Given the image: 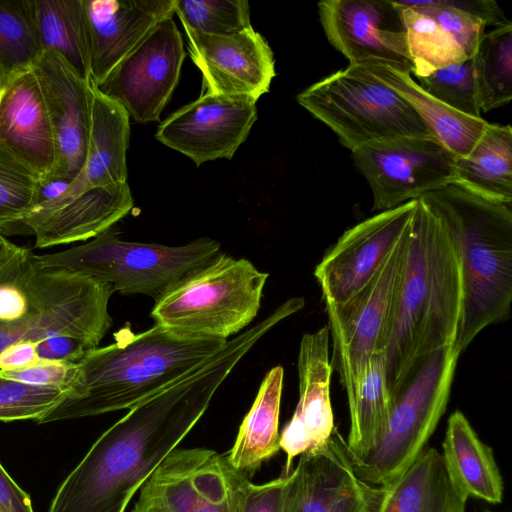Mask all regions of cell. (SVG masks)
I'll return each instance as SVG.
<instances>
[{
    "label": "cell",
    "mask_w": 512,
    "mask_h": 512,
    "mask_svg": "<svg viewBox=\"0 0 512 512\" xmlns=\"http://www.w3.org/2000/svg\"><path fill=\"white\" fill-rule=\"evenodd\" d=\"M259 339L254 328L239 333L198 368L129 409L63 481L49 512H125L135 493L188 435L217 389Z\"/></svg>",
    "instance_id": "obj_1"
},
{
    "label": "cell",
    "mask_w": 512,
    "mask_h": 512,
    "mask_svg": "<svg viewBox=\"0 0 512 512\" xmlns=\"http://www.w3.org/2000/svg\"><path fill=\"white\" fill-rule=\"evenodd\" d=\"M462 304L460 262L443 220L416 199L391 338L385 351L391 400L424 360L453 346Z\"/></svg>",
    "instance_id": "obj_2"
},
{
    "label": "cell",
    "mask_w": 512,
    "mask_h": 512,
    "mask_svg": "<svg viewBox=\"0 0 512 512\" xmlns=\"http://www.w3.org/2000/svg\"><path fill=\"white\" fill-rule=\"evenodd\" d=\"M114 340L78 361L76 380L38 423L131 409L198 368L227 343L156 324L139 333L126 326Z\"/></svg>",
    "instance_id": "obj_3"
},
{
    "label": "cell",
    "mask_w": 512,
    "mask_h": 512,
    "mask_svg": "<svg viewBox=\"0 0 512 512\" xmlns=\"http://www.w3.org/2000/svg\"><path fill=\"white\" fill-rule=\"evenodd\" d=\"M418 199L443 220L458 252L462 304L453 348L461 354L485 327L510 315L511 205L486 199L456 183Z\"/></svg>",
    "instance_id": "obj_4"
},
{
    "label": "cell",
    "mask_w": 512,
    "mask_h": 512,
    "mask_svg": "<svg viewBox=\"0 0 512 512\" xmlns=\"http://www.w3.org/2000/svg\"><path fill=\"white\" fill-rule=\"evenodd\" d=\"M221 253V244L208 237L181 246L126 241L114 225L86 244L35 254L34 259L43 268L90 278L121 294H142L156 301Z\"/></svg>",
    "instance_id": "obj_5"
},
{
    "label": "cell",
    "mask_w": 512,
    "mask_h": 512,
    "mask_svg": "<svg viewBox=\"0 0 512 512\" xmlns=\"http://www.w3.org/2000/svg\"><path fill=\"white\" fill-rule=\"evenodd\" d=\"M268 273L221 253L155 301L156 325L187 336L228 341L257 316Z\"/></svg>",
    "instance_id": "obj_6"
},
{
    "label": "cell",
    "mask_w": 512,
    "mask_h": 512,
    "mask_svg": "<svg viewBox=\"0 0 512 512\" xmlns=\"http://www.w3.org/2000/svg\"><path fill=\"white\" fill-rule=\"evenodd\" d=\"M297 101L351 151L381 140L432 136L404 98L358 65L314 83Z\"/></svg>",
    "instance_id": "obj_7"
},
{
    "label": "cell",
    "mask_w": 512,
    "mask_h": 512,
    "mask_svg": "<svg viewBox=\"0 0 512 512\" xmlns=\"http://www.w3.org/2000/svg\"><path fill=\"white\" fill-rule=\"evenodd\" d=\"M459 356L453 346L432 353L391 400L382 437L363 456L351 459L361 480L370 485H388L426 447L446 410Z\"/></svg>",
    "instance_id": "obj_8"
},
{
    "label": "cell",
    "mask_w": 512,
    "mask_h": 512,
    "mask_svg": "<svg viewBox=\"0 0 512 512\" xmlns=\"http://www.w3.org/2000/svg\"><path fill=\"white\" fill-rule=\"evenodd\" d=\"M34 255L17 245L0 255V332L47 318L111 328V285L43 268Z\"/></svg>",
    "instance_id": "obj_9"
},
{
    "label": "cell",
    "mask_w": 512,
    "mask_h": 512,
    "mask_svg": "<svg viewBox=\"0 0 512 512\" xmlns=\"http://www.w3.org/2000/svg\"><path fill=\"white\" fill-rule=\"evenodd\" d=\"M411 222V221H410ZM410 223L373 279L340 305L326 304L333 356L350 408L363 384L368 362L389 344L404 275Z\"/></svg>",
    "instance_id": "obj_10"
},
{
    "label": "cell",
    "mask_w": 512,
    "mask_h": 512,
    "mask_svg": "<svg viewBox=\"0 0 512 512\" xmlns=\"http://www.w3.org/2000/svg\"><path fill=\"white\" fill-rule=\"evenodd\" d=\"M351 152L371 188L372 210H389L454 183L455 156L432 136L381 140Z\"/></svg>",
    "instance_id": "obj_11"
},
{
    "label": "cell",
    "mask_w": 512,
    "mask_h": 512,
    "mask_svg": "<svg viewBox=\"0 0 512 512\" xmlns=\"http://www.w3.org/2000/svg\"><path fill=\"white\" fill-rule=\"evenodd\" d=\"M185 57L182 35L168 16L96 86L136 122L158 121L180 78Z\"/></svg>",
    "instance_id": "obj_12"
},
{
    "label": "cell",
    "mask_w": 512,
    "mask_h": 512,
    "mask_svg": "<svg viewBox=\"0 0 512 512\" xmlns=\"http://www.w3.org/2000/svg\"><path fill=\"white\" fill-rule=\"evenodd\" d=\"M383 495L355 473L346 442L335 429L300 455L287 475L280 512H375Z\"/></svg>",
    "instance_id": "obj_13"
},
{
    "label": "cell",
    "mask_w": 512,
    "mask_h": 512,
    "mask_svg": "<svg viewBox=\"0 0 512 512\" xmlns=\"http://www.w3.org/2000/svg\"><path fill=\"white\" fill-rule=\"evenodd\" d=\"M416 200L381 211L346 230L316 266L326 304L340 305L376 275L409 225Z\"/></svg>",
    "instance_id": "obj_14"
},
{
    "label": "cell",
    "mask_w": 512,
    "mask_h": 512,
    "mask_svg": "<svg viewBox=\"0 0 512 512\" xmlns=\"http://www.w3.org/2000/svg\"><path fill=\"white\" fill-rule=\"evenodd\" d=\"M330 44L350 62L384 63L412 74L404 25L392 0H325L317 4Z\"/></svg>",
    "instance_id": "obj_15"
},
{
    "label": "cell",
    "mask_w": 512,
    "mask_h": 512,
    "mask_svg": "<svg viewBox=\"0 0 512 512\" xmlns=\"http://www.w3.org/2000/svg\"><path fill=\"white\" fill-rule=\"evenodd\" d=\"M256 118L253 99L201 94L167 117L155 137L199 166L219 158L231 159Z\"/></svg>",
    "instance_id": "obj_16"
},
{
    "label": "cell",
    "mask_w": 512,
    "mask_h": 512,
    "mask_svg": "<svg viewBox=\"0 0 512 512\" xmlns=\"http://www.w3.org/2000/svg\"><path fill=\"white\" fill-rule=\"evenodd\" d=\"M53 130L56 163L44 186L68 185L85 162L91 123V81L81 77L59 54L44 50L32 67Z\"/></svg>",
    "instance_id": "obj_17"
},
{
    "label": "cell",
    "mask_w": 512,
    "mask_h": 512,
    "mask_svg": "<svg viewBox=\"0 0 512 512\" xmlns=\"http://www.w3.org/2000/svg\"><path fill=\"white\" fill-rule=\"evenodd\" d=\"M188 50L202 74V93L257 101L275 76L273 52L253 27L231 35H207L184 29Z\"/></svg>",
    "instance_id": "obj_18"
},
{
    "label": "cell",
    "mask_w": 512,
    "mask_h": 512,
    "mask_svg": "<svg viewBox=\"0 0 512 512\" xmlns=\"http://www.w3.org/2000/svg\"><path fill=\"white\" fill-rule=\"evenodd\" d=\"M132 207L128 183L94 188L64 199L52 197L38 203L2 235L32 234L37 248L84 241L114 226Z\"/></svg>",
    "instance_id": "obj_19"
},
{
    "label": "cell",
    "mask_w": 512,
    "mask_h": 512,
    "mask_svg": "<svg viewBox=\"0 0 512 512\" xmlns=\"http://www.w3.org/2000/svg\"><path fill=\"white\" fill-rule=\"evenodd\" d=\"M328 325L302 336L298 353L299 401L279 443L286 454L283 476L296 456L324 444L336 427L330 400L332 366Z\"/></svg>",
    "instance_id": "obj_20"
},
{
    "label": "cell",
    "mask_w": 512,
    "mask_h": 512,
    "mask_svg": "<svg viewBox=\"0 0 512 512\" xmlns=\"http://www.w3.org/2000/svg\"><path fill=\"white\" fill-rule=\"evenodd\" d=\"M234 469L213 450L176 448L141 486L132 512H195Z\"/></svg>",
    "instance_id": "obj_21"
},
{
    "label": "cell",
    "mask_w": 512,
    "mask_h": 512,
    "mask_svg": "<svg viewBox=\"0 0 512 512\" xmlns=\"http://www.w3.org/2000/svg\"><path fill=\"white\" fill-rule=\"evenodd\" d=\"M0 144L45 186L56 163V147L43 94L32 69L0 89Z\"/></svg>",
    "instance_id": "obj_22"
},
{
    "label": "cell",
    "mask_w": 512,
    "mask_h": 512,
    "mask_svg": "<svg viewBox=\"0 0 512 512\" xmlns=\"http://www.w3.org/2000/svg\"><path fill=\"white\" fill-rule=\"evenodd\" d=\"M84 7L95 86L159 21L174 15V0H84Z\"/></svg>",
    "instance_id": "obj_23"
},
{
    "label": "cell",
    "mask_w": 512,
    "mask_h": 512,
    "mask_svg": "<svg viewBox=\"0 0 512 512\" xmlns=\"http://www.w3.org/2000/svg\"><path fill=\"white\" fill-rule=\"evenodd\" d=\"M91 94V123L85 162L78 175L54 198L64 199L90 189L115 188L127 183L130 116L92 82Z\"/></svg>",
    "instance_id": "obj_24"
},
{
    "label": "cell",
    "mask_w": 512,
    "mask_h": 512,
    "mask_svg": "<svg viewBox=\"0 0 512 512\" xmlns=\"http://www.w3.org/2000/svg\"><path fill=\"white\" fill-rule=\"evenodd\" d=\"M442 446L447 473L464 498L474 497L492 504L502 501L504 484L493 450L459 410L448 419Z\"/></svg>",
    "instance_id": "obj_25"
},
{
    "label": "cell",
    "mask_w": 512,
    "mask_h": 512,
    "mask_svg": "<svg viewBox=\"0 0 512 512\" xmlns=\"http://www.w3.org/2000/svg\"><path fill=\"white\" fill-rule=\"evenodd\" d=\"M358 66L404 98L425 123L432 136L455 157L467 156L489 124L483 118L466 116L435 99L425 92L409 73L377 61H367Z\"/></svg>",
    "instance_id": "obj_26"
},
{
    "label": "cell",
    "mask_w": 512,
    "mask_h": 512,
    "mask_svg": "<svg viewBox=\"0 0 512 512\" xmlns=\"http://www.w3.org/2000/svg\"><path fill=\"white\" fill-rule=\"evenodd\" d=\"M375 512H465L467 499L455 488L442 454L425 447L393 482L381 486Z\"/></svg>",
    "instance_id": "obj_27"
},
{
    "label": "cell",
    "mask_w": 512,
    "mask_h": 512,
    "mask_svg": "<svg viewBox=\"0 0 512 512\" xmlns=\"http://www.w3.org/2000/svg\"><path fill=\"white\" fill-rule=\"evenodd\" d=\"M283 377L284 370L280 365L266 373L226 455L233 468L247 475L254 473L280 450L278 425Z\"/></svg>",
    "instance_id": "obj_28"
},
{
    "label": "cell",
    "mask_w": 512,
    "mask_h": 512,
    "mask_svg": "<svg viewBox=\"0 0 512 512\" xmlns=\"http://www.w3.org/2000/svg\"><path fill=\"white\" fill-rule=\"evenodd\" d=\"M454 183L486 199L512 204V128L489 123L467 156L455 157Z\"/></svg>",
    "instance_id": "obj_29"
},
{
    "label": "cell",
    "mask_w": 512,
    "mask_h": 512,
    "mask_svg": "<svg viewBox=\"0 0 512 512\" xmlns=\"http://www.w3.org/2000/svg\"><path fill=\"white\" fill-rule=\"evenodd\" d=\"M36 27L44 50L59 54L90 80V47L84 0H33Z\"/></svg>",
    "instance_id": "obj_30"
},
{
    "label": "cell",
    "mask_w": 512,
    "mask_h": 512,
    "mask_svg": "<svg viewBox=\"0 0 512 512\" xmlns=\"http://www.w3.org/2000/svg\"><path fill=\"white\" fill-rule=\"evenodd\" d=\"M391 406L385 356L377 353L369 360L363 384L349 408L350 429L345 442L351 459L363 456L382 437Z\"/></svg>",
    "instance_id": "obj_31"
},
{
    "label": "cell",
    "mask_w": 512,
    "mask_h": 512,
    "mask_svg": "<svg viewBox=\"0 0 512 512\" xmlns=\"http://www.w3.org/2000/svg\"><path fill=\"white\" fill-rule=\"evenodd\" d=\"M472 63L481 112L507 105L512 99V23L485 33Z\"/></svg>",
    "instance_id": "obj_32"
},
{
    "label": "cell",
    "mask_w": 512,
    "mask_h": 512,
    "mask_svg": "<svg viewBox=\"0 0 512 512\" xmlns=\"http://www.w3.org/2000/svg\"><path fill=\"white\" fill-rule=\"evenodd\" d=\"M43 51L33 0H0V89L32 69Z\"/></svg>",
    "instance_id": "obj_33"
},
{
    "label": "cell",
    "mask_w": 512,
    "mask_h": 512,
    "mask_svg": "<svg viewBox=\"0 0 512 512\" xmlns=\"http://www.w3.org/2000/svg\"><path fill=\"white\" fill-rule=\"evenodd\" d=\"M394 2L404 25L407 48L413 64L412 73L417 78L467 59L455 39L431 17Z\"/></svg>",
    "instance_id": "obj_34"
},
{
    "label": "cell",
    "mask_w": 512,
    "mask_h": 512,
    "mask_svg": "<svg viewBox=\"0 0 512 512\" xmlns=\"http://www.w3.org/2000/svg\"><path fill=\"white\" fill-rule=\"evenodd\" d=\"M36 175L0 144V233L19 222L42 201Z\"/></svg>",
    "instance_id": "obj_35"
},
{
    "label": "cell",
    "mask_w": 512,
    "mask_h": 512,
    "mask_svg": "<svg viewBox=\"0 0 512 512\" xmlns=\"http://www.w3.org/2000/svg\"><path fill=\"white\" fill-rule=\"evenodd\" d=\"M184 29L207 35H231L252 27L246 0H174Z\"/></svg>",
    "instance_id": "obj_36"
},
{
    "label": "cell",
    "mask_w": 512,
    "mask_h": 512,
    "mask_svg": "<svg viewBox=\"0 0 512 512\" xmlns=\"http://www.w3.org/2000/svg\"><path fill=\"white\" fill-rule=\"evenodd\" d=\"M419 86L448 107L473 118H482L478 105L472 57L417 78Z\"/></svg>",
    "instance_id": "obj_37"
},
{
    "label": "cell",
    "mask_w": 512,
    "mask_h": 512,
    "mask_svg": "<svg viewBox=\"0 0 512 512\" xmlns=\"http://www.w3.org/2000/svg\"><path fill=\"white\" fill-rule=\"evenodd\" d=\"M65 391L26 384L0 375V421L40 419Z\"/></svg>",
    "instance_id": "obj_38"
},
{
    "label": "cell",
    "mask_w": 512,
    "mask_h": 512,
    "mask_svg": "<svg viewBox=\"0 0 512 512\" xmlns=\"http://www.w3.org/2000/svg\"><path fill=\"white\" fill-rule=\"evenodd\" d=\"M431 17L449 33L464 51L467 58L474 55L485 34V22L465 10L454 6L451 0L397 1Z\"/></svg>",
    "instance_id": "obj_39"
},
{
    "label": "cell",
    "mask_w": 512,
    "mask_h": 512,
    "mask_svg": "<svg viewBox=\"0 0 512 512\" xmlns=\"http://www.w3.org/2000/svg\"><path fill=\"white\" fill-rule=\"evenodd\" d=\"M78 362L39 361L25 368L0 372V375L26 384L67 391L78 375Z\"/></svg>",
    "instance_id": "obj_40"
},
{
    "label": "cell",
    "mask_w": 512,
    "mask_h": 512,
    "mask_svg": "<svg viewBox=\"0 0 512 512\" xmlns=\"http://www.w3.org/2000/svg\"><path fill=\"white\" fill-rule=\"evenodd\" d=\"M35 344L38 360L45 362H78L96 348L87 340L68 334L49 336Z\"/></svg>",
    "instance_id": "obj_41"
},
{
    "label": "cell",
    "mask_w": 512,
    "mask_h": 512,
    "mask_svg": "<svg viewBox=\"0 0 512 512\" xmlns=\"http://www.w3.org/2000/svg\"><path fill=\"white\" fill-rule=\"evenodd\" d=\"M287 476L264 484L249 483L243 502L242 512H280L283 490Z\"/></svg>",
    "instance_id": "obj_42"
},
{
    "label": "cell",
    "mask_w": 512,
    "mask_h": 512,
    "mask_svg": "<svg viewBox=\"0 0 512 512\" xmlns=\"http://www.w3.org/2000/svg\"><path fill=\"white\" fill-rule=\"evenodd\" d=\"M0 512H33L29 495L0 464Z\"/></svg>",
    "instance_id": "obj_43"
},
{
    "label": "cell",
    "mask_w": 512,
    "mask_h": 512,
    "mask_svg": "<svg viewBox=\"0 0 512 512\" xmlns=\"http://www.w3.org/2000/svg\"><path fill=\"white\" fill-rule=\"evenodd\" d=\"M36 342L16 343L0 353V372L25 368L39 362Z\"/></svg>",
    "instance_id": "obj_44"
},
{
    "label": "cell",
    "mask_w": 512,
    "mask_h": 512,
    "mask_svg": "<svg viewBox=\"0 0 512 512\" xmlns=\"http://www.w3.org/2000/svg\"><path fill=\"white\" fill-rule=\"evenodd\" d=\"M15 244L10 242L4 235L0 233V255L13 248Z\"/></svg>",
    "instance_id": "obj_45"
}]
</instances>
